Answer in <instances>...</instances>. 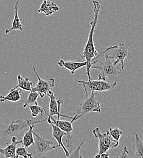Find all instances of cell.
Here are the masks:
<instances>
[{
    "mask_svg": "<svg viewBox=\"0 0 143 158\" xmlns=\"http://www.w3.org/2000/svg\"><path fill=\"white\" fill-rule=\"evenodd\" d=\"M91 69L100 71L98 79L106 81L111 84L116 85L118 81V76L121 71L115 65L107 52H102L91 61Z\"/></svg>",
    "mask_w": 143,
    "mask_h": 158,
    "instance_id": "cell-1",
    "label": "cell"
},
{
    "mask_svg": "<svg viewBox=\"0 0 143 158\" xmlns=\"http://www.w3.org/2000/svg\"><path fill=\"white\" fill-rule=\"evenodd\" d=\"M93 4L94 19L90 23L91 29L89 32L88 38L87 40V42L85 46L84 49L81 54V57L83 59H85V61H86V65L85 66L86 69V74L88 76V80H92L91 74H90L91 61L98 55V52L95 48L93 37H94L95 30L99 17V11L101 8V4L99 2V1L96 0L93 1Z\"/></svg>",
    "mask_w": 143,
    "mask_h": 158,
    "instance_id": "cell-2",
    "label": "cell"
},
{
    "mask_svg": "<svg viewBox=\"0 0 143 158\" xmlns=\"http://www.w3.org/2000/svg\"><path fill=\"white\" fill-rule=\"evenodd\" d=\"M41 118L43 120L35 122H33L31 119L27 118L25 120L19 119L4 123H0V137L5 140H7V139L13 136L17 137L19 133L25 128L32 124L41 123L46 120L47 118H43V116H41Z\"/></svg>",
    "mask_w": 143,
    "mask_h": 158,
    "instance_id": "cell-3",
    "label": "cell"
},
{
    "mask_svg": "<svg viewBox=\"0 0 143 158\" xmlns=\"http://www.w3.org/2000/svg\"><path fill=\"white\" fill-rule=\"evenodd\" d=\"M96 92L92 91L90 96L86 98L85 100L76 107L75 110V114L71 121L72 123L73 122L81 118L83 116L90 112H101V105L96 99Z\"/></svg>",
    "mask_w": 143,
    "mask_h": 158,
    "instance_id": "cell-4",
    "label": "cell"
},
{
    "mask_svg": "<svg viewBox=\"0 0 143 158\" xmlns=\"http://www.w3.org/2000/svg\"><path fill=\"white\" fill-rule=\"evenodd\" d=\"M93 135L95 138L99 140V151L98 155L94 156L95 158H99V155L103 153L108 152L111 148L117 147L119 145V141L113 138L107 131L105 133H102L98 127L93 129Z\"/></svg>",
    "mask_w": 143,
    "mask_h": 158,
    "instance_id": "cell-5",
    "label": "cell"
},
{
    "mask_svg": "<svg viewBox=\"0 0 143 158\" xmlns=\"http://www.w3.org/2000/svg\"><path fill=\"white\" fill-rule=\"evenodd\" d=\"M74 81H78L82 86L85 93V97L87 98L90 96L92 91L96 93H101L105 91H108L113 89L116 85L111 84L106 81L102 80H88L84 81L78 79H74Z\"/></svg>",
    "mask_w": 143,
    "mask_h": 158,
    "instance_id": "cell-6",
    "label": "cell"
},
{
    "mask_svg": "<svg viewBox=\"0 0 143 158\" xmlns=\"http://www.w3.org/2000/svg\"><path fill=\"white\" fill-rule=\"evenodd\" d=\"M124 41V40L122 42L119 41L118 45L108 47L104 51H109L111 52V54L108 55L110 59L115 60V61L113 63L115 65H117L118 63H120L121 64V71L124 68L125 59L132 57V56L129 52L128 46L125 44Z\"/></svg>",
    "mask_w": 143,
    "mask_h": 158,
    "instance_id": "cell-7",
    "label": "cell"
},
{
    "mask_svg": "<svg viewBox=\"0 0 143 158\" xmlns=\"http://www.w3.org/2000/svg\"><path fill=\"white\" fill-rule=\"evenodd\" d=\"M33 135L35 137V139L34 143L32 146L34 147L35 154H36L37 156H41L47 153L48 152L58 147V145L51 146V144L53 143L52 140H48L41 135L35 133L34 131Z\"/></svg>",
    "mask_w": 143,
    "mask_h": 158,
    "instance_id": "cell-8",
    "label": "cell"
},
{
    "mask_svg": "<svg viewBox=\"0 0 143 158\" xmlns=\"http://www.w3.org/2000/svg\"><path fill=\"white\" fill-rule=\"evenodd\" d=\"M33 71L38 79V82L36 86L32 87L31 91L37 92L39 96L43 98L47 94L49 90L55 86V80L53 78L47 80L42 79L38 74L35 67H33Z\"/></svg>",
    "mask_w": 143,
    "mask_h": 158,
    "instance_id": "cell-9",
    "label": "cell"
},
{
    "mask_svg": "<svg viewBox=\"0 0 143 158\" xmlns=\"http://www.w3.org/2000/svg\"><path fill=\"white\" fill-rule=\"evenodd\" d=\"M47 94L50 100H49V113L48 114V116H57V119H59L60 117L72 119L73 117L63 115L61 113V105H63L64 103L62 99L59 98V100H57L54 93L51 90H49L48 91Z\"/></svg>",
    "mask_w": 143,
    "mask_h": 158,
    "instance_id": "cell-10",
    "label": "cell"
},
{
    "mask_svg": "<svg viewBox=\"0 0 143 158\" xmlns=\"http://www.w3.org/2000/svg\"><path fill=\"white\" fill-rule=\"evenodd\" d=\"M49 117L51 121L57 127H58L62 131H65L66 134V143L68 147H71L70 143L71 140V134L73 131V127L72 123L71 122L67 120H61L59 119H55L53 116H48Z\"/></svg>",
    "mask_w": 143,
    "mask_h": 158,
    "instance_id": "cell-11",
    "label": "cell"
},
{
    "mask_svg": "<svg viewBox=\"0 0 143 158\" xmlns=\"http://www.w3.org/2000/svg\"><path fill=\"white\" fill-rule=\"evenodd\" d=\"M47 122L51 125V126L53 128V138L55 139L57 142H58V147H61V148H63L66 156L68 157L69 156V155L70 154V152L65 148V147L64 146L63 142H62V138L64 136H66V134L65 131H62L61 129H60L58 127H57L56 125H55L50 120L49 117H48L46 118Z\"/></svg>",
    "mask_w": 143,
    "mask_h": 158,
    "instance_id": "cell-12",
    "label": "cell"
},
{
    "mask_svg": "<svg viewBox=\"0 0 143 158\" xmlns=\"http://www.w3.org/2000/svg\"><path fill=\"white\" fill-rule=\"evenodd\" d=\"M22 140H17V137H12L11 143H8L7 147L2 148H0V154L3 155L5 158H15V150L17 145L19 143H21Z\"/></svg>",
    "mask_w": 143,
    "mask_h": 158,
    "instance_id": "cell-13",
    "label": "cell"
},
{
    "mask_svg": "<svg viewBox=\"0 0 143 158\" xmlns=\"http://www.w3.org/2000/svg\"><path fill=\"white\" fill-rule=\"evenodd\" d=\"M59 10V7L54 1L44 0L38 10L39 13H44L48 17Z\"/></svg>",
    "mask_w": 143,
    "mask_h": 158,
    "instance_id": "cell-14",
    "label": "cell"
},
{
    "mask_svg": "<svg viewBox=\"0 0 143 158\" xmlns=\"http://www.w3.org/2000/svg\"><path fill=\"white\" fill-rule=\"evenodd\" d=\"M20 0H17L15 6H14V18L12 23V25L10 28L5 31V34H8L10 32L14 30H20V31H23L24 26L21 22L19 16V4Z\"/></svg>",
    "mask_w": 143,
    "mask_h": 158,
    "instance_id": "cell-15",
    "label": "cell"
},
{
    "mask_svg": "<svg viewBox=\"0 0 143 158\" xmlns=\"http://www.w3.org/2000/svg\"><path fill=\"white\" fill-rule=\"evenodd\" d=\"M61 67H63L65 69L69 70L72 74H74L75 71L79 68L86 66V61L75 62V61H65L63 60L60 59L57 63Z\"/></svg>",
    "mask_w": 143,
    "mask_h": 158,
    "instance_id": "cell-16",
    "label": "cell"
},
{
    "mask_svg": "<svg viewBox=\"0 0 143 158\" xmlns=\"http://www.w3.org/2000/svg\"><path fill=\"white\" fill-rule=\"evenodd\" d=\"M21 89L17 88L15 89H11L9 93L6 96H0V102L4 101H11L16 102L20 101L21 99Z\"/></svg>",
    "mask_w": 143,
    "mask_h": 158,
    "instance_id": "cell-17",
    "label": "cell"
},
{
    "mask_svg": "<svg viewBox=\"0 0 143 158\" xmlns=\"http://www.w3.org/2000/svg\"><path fill=\"white\" fill-rule=\"evenodd\" d=\"M35 124H32L29 125V130L25 133L23 138L22 140V145L23 147H26V148H29L30 146L33 145L34 143V138L33 135V131H34V127Z\"/></svg>",
    "mask_w": 143,
    "mask_h": 158,
    "instance_id": "cell-18",
    "label": "cell"
},
{
    "mask_svg": "<svg viewBox=\"0 0 143 158\" xmlns=\"http://www.w3.org/2000/svg\"><path fill=\"white\" fill-rule=\"evenodd\" d=\"M17 81L18 84L12 89H15L17 88H20L21 89L31 91L32 87V82L30 81V80L27 77H23L21 75H18L17 76Z\"/></svg>",
    "mask_w": 143,
    "mask_h": 158,
    "instance_id": "cell-19",
    "label": "cell"
},
{
    "mask_svg": "<svg viewBox=\"0 0 143 158\" xmlns=\"http://www.w3.org/2000/svg\"><path fill=\"white\" fill-rule=\"evenodd\" d=\"M135 158H143V143L139 138L138 134H135Z\"/></svg>",
    "mask_w": 143,
    "mask_h": 158,
    "instance_id": "cell-20",
    "label": "cell"
},
{
    "mask_svg": "<svg viewBox=\"0 0 143 158\" xmlns=\"http://www.w3.org/2000/svg\"><path fill=\"white\" fill-rule=\"evenodd\" d=\"M39 94L37 92H33V91H31L30 94H29L28 97L26 100H21L22 102H24V105L23 106V107L21 108V110H23V108H26L28 105H38V103L37 102V98L39 97Z\"/></svg>",
    "mask_w": 143,
    "mask_h": 158,
    "instance_id": "cell-21",
    "label": "cell"
},
{
    "mask_svg": "<svg viewBox=\"0 0 143 158\" xmlns=\"http://www.w3.org/2000/svg\"><path fill=\"white\" fill-rule=\"evenodd\" d=\"M29 109L31 112V117H36L39 114H40L41 116H43L44 113H46V108L41 107L38 105H31L29 106Z\"/></svg>",
    "mask_w": 143,
    "mask_h": 158,
    "instance_id": "cell-22",
    "label": "cell"
},
{
    "mask_svg": "<svg viewBox=\"0 0 143 158\" xmlns=\"http://www.w3.org/2000/svg\"><path fill=\"white\" fill-rule=\"evenodd\" d=\"M33 153H30L27 152V150L24 147H19L15 150V158L21 156L24 158H33Z\"/></svg>",
    "mask_w": 143,
    "mask_h": 158,
    "instance_id": "cell-23",
    "label": "cell"
},
{
    "mask_svg": "<svg viewBox=\"0 0 143 158\" xmlns=\"http://www.w3.org/2000/svg\"><path fill=\"white\" fill-rule=\"evenodd\" d=\"M107 131L113 138L117 141L120 140V139L123 135V131L117 127L110 128Z\"/></svg>",
    "mask_w": 143,
    "mask_h": 158,
    "instance_id": "cell-24",
    "label": "cell"
},
{
    "mask_svg": "<svg viewBox=\"0 0 143 158\" xmlns=\"http://www.w3.org/2000/svg\"><path fill=\"white\" fill-rule=\"evenodd\" d=\"M83 144V142H81L80 145L76 148V149H75L72 153H70V154L69 155V156L67 157L68 158H82V156L80 154V150H81V148L82 147V145Z\"/></svg>",
    "mask_w": 143,
    "mask_h": 158,
    "instance_id": "cell-25",
    "label": "cell"
},
{
    "mask_svg": "<svg viewBox=\"0 0 143 158\" xmlns=\"http://www.w3.org/2000/svg\"><path fill=\"white\" fill-rule=\"evenodd\" d=\"M130 155V153L127 150V147H124L120 155L117 156V158H129Z\"/></svg>",
    "mask_w": 143,
    "mask_h": 158,
    "instance_id": "cell-26",
    "label": "cell"
},
{
    "mask_svg": "<svg viewBox=\"0 0 143 158\" xmlns=\"http://www.w3.org/2000/svg\"><path fill=\"white\" fill-rule=\"evenodd\" d=\"M109 153L108 152H107V153H103L102 154H101L99 155V158H107L109 157Z\"/></svg>",
    "mask_w": 143,
    "mask_h": 158,
    "instance_id": "cell-27",
    "label": "cell"
},
{
    "mask_svg": "<svg viewBox=\"0 0 143 158\" xmlns=\"http://www.w3.org/2000/svg\"><path fill=\"white\" fill-rule=\"evenodd\" d=\"M0 3H1V1H0Z\"/></svg>",
    "mask_w": 143,
    "mask_h": 158,
    "instance_id": "cell-28",
    "label": "cell"
}]
</instances>
